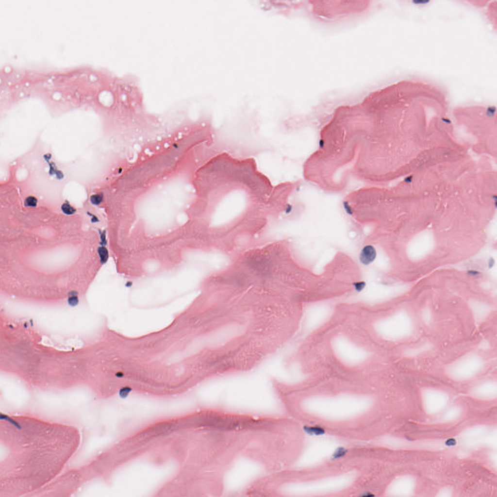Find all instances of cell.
Masks as SVG:
<instances>
[{
    "instance_id": "cell-1",
    "label": "cell",
    "mask_w": 497,
    "mask_h": 497,
    "mask_svg": "<svg viewBox=\"0 0 497 497\" xmlns=\"http://www.w3.org/2000/svg\"><path fill=\"white\" fill-rule=\"evenodd\" d=\"M81 441L74 426L1 413L0 497L34 496L61 474Z\"/></svg>"
},
{
    "instance_id": "cell-17",
    "label": "cell",
    "mask_w": 497,
    "mask_h": 497,
    "mask_svg": "<svg viewBox=\"0 0 497 497\" xmlns=\"http://www.w3.org/2000/svg\"><path fill=\"white\" fill-rule=\"evenodd\" d=\"M36 203V200L34 197H30L26 199V203L29 206H34Z\"/></svg>"
},
{
    "instance_id": "cell-5",
    "label": "cell",
    "mask_w": 497,
    "mask_h": 497,
    "mask_svg": "<svg viewBox=\"0 0 497 497\" xmlns=\"http://www.w3.org/2000/svg\"><path fill=\"white\" fill-rule=\"evenodd\" d=\"M373 328L383 340L396 342L409 337L414 331V324L409 312L399 310L376 321Z\"/></svg>"
},
{
    "instance_id": "cell-14",
    "label": "cell",
    "mask_w": 497,
    "mask_h": 497,
    "mask_svg": "<svg viewBox=\"0 0 497 497\" xmlns=\"http://www.w3.org/2000/svg\"><path fill=\"white\" fill-rule=\"evenodd\" d=\"M461 414V409L458 406H453L447 409L442 415L441 420L449 422L457 419Z\"/></svg>"
},
{
    "instance_id": "cell-15",
    "label": "cell",
    "mask_w": 497,
    "mask_h": 497,
    "mask_svg": "<svg viewBox=\"0 0 497 497\" xmlns=\"http://www.w3.org/2000/svg\"><path fill=\"white\" fill-rule=\"evenodd\" d=\"M452 494V490L449 488H445L441 489L438 493L437 496L440 497H448L451 496Z\"/></svg>"
},
{
    "instance_id": "cell-18",
    "label": "cell",
    "mask_w": 497,
    "mask_h": 497,
    "mask_svg": "<svg viewBox=\"0 0 497 497\" xmlns=\"http://www.w3.org/2000/svg\"><path fill=\"white\" fill-rule=\"evenodd\" d=\"M63 209L67 214L72 213L73 212V208L67 204H65L63 206Z\"/></svg>"
},
{
    "instance_id": "cell-2",
    "label": "cell",
    "mask_w": 497,
    "mask_h": 497,
    "mask_svg": "<svg viewBox=\"0 0 497 497\" xmlns=\"http://www.w3.org/2000/svg\"><path fill=\"white\" fill-rule=\"evenodd\" d=\"M278 399L284 414L301 425L350 440L377 435L380 403L372 394L356 392L282 393Z\"/></svg>"
},
{
    "instance_id": "cell-8",
    "label": "cell",
    "mask_w": 497,
    "mask_h": 497,
    "mask_svg": "<svg viewBox=\"0 0 497 497\" xmlns=\"http://www.w3.org/2000/svg\"><path fill=\"white\" fill-rule=\"evenodd\" d=\"M82 482L79 470H71L60 474L34 496H68L79 487Z\"/></svg>"
},
{
    "instance_id": "cell-6",
    "label": "cell",
    "mask_w": 497,
    "mask_h": 497,
    "mask_svg": "<svg viewBox=\"0 0 497 497\" xmlns=\"http://www.w3.org/2000/svg\"><path fill=\"white\" fill-rule=\"evenodd\" d=\"M331 348L336 358L348 367L359 366L369 357L368 351L342 335H337L331 341Z\"/></svg>"
},
{
    "instance_id": "cell-12",
    "label": "cell",
    "mask_w": 497,
    "mask_h": 497,
    "mask_svg": "<svg viewBox=\"0 0 497 497\" xmlns=\"http://www.w3.org/2000/svg\"><path fill=\"white\" fill-rule=\"evenodd\" d=\"M470 395L478 399L490 400L496 398L497 384L496 381L487 380L474 385L470 390Z\"/></svg>"
},
{
    "instance_id": "cell-16",
    "label": "cell",
    "mask_w": 497,
    "mask_h": 497,
    "mask_svg": "<svg viewBox=\"0 0 497 497\" xmlns=\"http://www.w3.org/2000/svg\"><path fill=\"white\" fill-rule=\"evenodd\" d=\"M102 195L97 194L93 195L91 198V201L94 204H99L102 200Z\"/></svg>"
},
{
    "instance_id": "cell-10",
    "label": "cell",
    "mask_w": 497,
    "mask_h": 497,
    "mask_svg": "<svg viewBox=\"0 0 497 497\" xmlns=\"http://www.w3.org/2000/svg\"><path fill=\"white\" fill-rule=\"evenodd\" d=\"M333 311L329 306L317 305L311 306L306 312L305 328L308 332H313L321 327L330 319Z\"/></svg>"
},
{
    "instance_id": "cell-7",
    "label": "cell",
    "mask_w": 497,
    "mask_h": 497,
    "mask_svg": "<svg viewBox=\"0 0 497 497\" xmlns=\"http://www.w3.org/2000/svg\"><path fill=\"white\" fill-rule=\"evenodd\" d=\"M484 366L485 361L481 356L472 353L464 355L448 364L445 369V374L453 381H463L477 376Z\"/></svg>"
},
{
    "instance_id": "cell-13",
    "label": "cell",
    "mask_w": 497,
    "mask_h": 497,
    "mask_svg": "<svg viewBox=\"0 0 497 497\" xmlns=\"http://www.w3.org/2000/svg\"><path fill=\"white\" fill-rule=\"evenodd\" d=\"M471 308L474 315L479 321L485 319L491 312L489 305L481 303H474L471 305Z\"/></svg>"
},
{
    "instance_id": "cell-9",
    "label": "cell",
    "mask_w": 497,
    "mask_h": 497,
    "mask_svg": "<svg viewBox=\"0 0 497 497\" xmlns=\"http://www.w3.org/2000/svg\"><path fill=\"white\" fill-rule=\"evenodd\" d=\"M421 397L425 410L431 414L443 410L448 402L447 395L443 391L435 388L424 389Z\"/></svg>"
},
{
    "instance_id": "cell-11",
    "label": "cell",
    "mask_w": 497,
    "mask_h": 497,
    "mask_svg": "<svg viewBox=\"0 0 497 497\" xmlns=\"http://www.w3.org/2000/svg\"><path fill=\"white\" fill-rule=\"evenodd\" d=\"M414 488V479L410 476L403 475L390 482L382 493L387 497H409L413 494Z\"/></svg>"
},
{
    "instance_id": "cell-3",
    "label": "cell",
    "mask_w": 497,
    "mask_h": 497,
    "mask_svg": "<svg viewBox=\"0 0 497 497\" xmlns=\"http://www.w3.org/2000/svg\"><path fill=\"white\" fill-rule=\"evenodd\" d=\"M377 471L367 459L351 457L313 470L292 467L265 474L261 491L265 497H346L370 491Z\"/></svg>"
},
{
    "instance_id": "cell-4",
    "label": "cell",
    "mask_w": 497,
    "mask_h": 497,
    "mask_svg": "<svg viewBox=\"0 0 497 497\" xmlns=\"http://www.w3.org/2000/svg\"><path fill=\"white\" fill-rule=\"evenodd\" d=\"M38 329L28 332L17 353V376L27 385L42 390L90 388L95 375V357L89 342L63 350L42 343Z\"/></svg>"
}]
</instances>
